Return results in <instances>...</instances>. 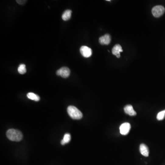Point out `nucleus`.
<instances>
[{"instance_id": "nucleus-1", "label": "nucleus", "mask_w": 165, "mask_h": 165, "mask_svg": "<svg viewBox=\"0 0 165 165\" xmlns=\"http://www.w3.org/2000/svg\"><path fill=\"white\" fill-rule=\"evenodd\" d=\"M6 135L9 140L16 142L20 141L23 137L22 133L20 131L14 129H10L8 130Z\"/></svg>"}, {"instance_id": "nucleus-2", "label": "nucleus", "mask_w": 165, "mask_h": 165, "mask_svg": "<svg viewBox=\"0 0 165 165\" xmlns=\"http://www.w3.org/2000/svg\"><path fill=\"white\" fill-rule=\"evenodd\" d=\"M67 111L70 117L73 119L79 120L82 118V113L74 106H69L67 109Z\"/></svg>"}, {"instance_id": "nucleus-3", "label": "nucleus", "mask_w": 165, "mask_h": 165, "mask_svg": "<svg viewBox=\"0 0 165 165\" xmlns=\"http://www.w3.org/2000/svg\"><path fill=\"white\" fill-rule=\"evenodd\" d=\"M165 12V8L160 5L155 6L152 9V14L156 18L160 17L164 14Z\"/></svg>"}, {"instance_id": "nucleus-4", "label": "nucleus", "mask_w": 165, "mask_h": 165, "mask_svg": "<svg viewBox=\"0 0 165 165\" xmlns=\"http://www.w3.org/2000/svg\"><path fill=\"white\" fill-rule=\"evenodd\" d=\"M56 73L58 76H61L63 78H67L70 74V70L67 67H62L57 71Z\"/></svg>"}, {"instance_id": "nucleus-5", "label": "nucleus", "mask_w": 165, "mask_h": 165, "mask_svg": "<svg viewBox=\"0 0 165 165\" xmlns=\"http://www.w3.org/2000/svg\"><path fill=\"white\" fill-rule=\"evenodd\" d=\"M120 132L121 134L122 135H128L131 129V125L128 122H125L122 123L120 127Z\"/></svg>"}, {"instance_id": "nucleus-6", "label": "nucleus", "mask_w": 165, "mask_h": 165, "mask_svg": "<svg viewBox=\"0 0 165 165\" xmlns=\"http://www.w3.org/2000/svg\"><path fill=\"white\" fill-rule=\"evenodd\" d=\"M80 52L81 55L85 58H89L92 55V50L87 46H84L81 47Z\"/></svg>"}, {"instance_id": "nucleus-7", "label": "nucleus", "mask_w": 165, "mask_h": 165, "mask_svg": "<svg viewBox=\"0 0 165 165\" xmlns=\"http://www.w3.org/2000/svg\"><path fill=\"white\" fill-rule=\"evenodd\" d=\"M111 41V37L109 34H106L99 38V42L102 45H108Z\"/></svg>"}, {"instance_id": "nucleus-8", "label": "nucleus", "mask_w": 165, "mask_h": 165, "mask_svg": "<svg viewBox=\"0 0 165 165\" xmlns=\"http://www.w3.org/2000/svg\"><path fill=\"white\" fill-rule=\"evenodd\" d=\"M122 51H123V50H122V47L120 45H118V44L114 46L113 48L112 49V54L116 56L118 58H120V53Z\"/></svg>"}, {"instance_id": "nucleus-9", "label": "nucleus", "mask_w": 165, "mask_h": 165, "mask_svg": "<svg viewBox=\"0 0 165 165\" xmlns=\"http://www.w3.org/2000/svg\"><path fill=\"white\" fill-rule=\"evenodd\" d=\"M124 110H125V113L129 115V116H135L136 115V112L134 110L133 106L132 105H127L125 107Z\"/></svg>"}, {"instance_id": "nucleus-10", "label": "nucleus", "mask_w": 165, "mask_h": 165, "mask_svg": "<svg viewBox=\"0 0 165 165\" xmlns=\"http://www.w3.org/2000/svg\"><path fill=\"white\" fill-rule=\"evenodd\" d=\"M139 150L140 153L143 156L146 157L148 156L149 155V150L148 147L146 145L144 144H141L139 147Z\"/></svg>"}, {"instance_id": "nucleus-11", "label": "nucleus", "mask_w": 165, "mask_h": 165, "mask_svg": "<svg viewBox=\"0 0 165 165\" xmlns=\"http://www.w3.org/2000/svg\"><path fill=\"white\" fill-rule=\"evenodd\" d=\"M72 11L71 10H67L65 11L62 15V19L64 21H68L70 19L71 17Z\"/></svg>"}, {"instance_id": "nucleus-12", "label": "nucleus", "mask_w": 165, "mask_h": 165, "mask_svg": "<svg viewBox=\"0 0 165 165\" xmlns=\"http://www.w3.org/2000/svg\"><path fill=\"white\" fill-rule=\"evenodd\" d=\"M27 97L31 100H34L35 101H38L40 100V98L38 95H36L34 93H29L27 95Z\"/></svg>"}, {"instance_id": "nucleus-13", "label": "nucleus", "mask_w": 165, "mask_h": 165, "mask_svg": "<svg viewBox=\"0 0 165 165\" xmlns=\"http://www.w3.org/2000/svg\"><path fill=\"white\" fill-rule=\"evenodd\" d=\"M18 71L20 74H23L26 73L27 70H26V66L25 64H20L18 68Z\"/></svg>"}, {"instance_id": "nucleus-14", "label": "nucleus", "mask_w": 165, "mask_h": 165, "mask_svg": "<svg viewBox=\"0 0 165 165\" xmlns=\"http://www.w3.org/2000/svg\"><path fill=\"white\" fill-rule=\"evenodd\" d=\"M165 118V110L162 111H160L158 113L157 116V119L158 120H162Z\"/></svg>"}, {"instance_id": "nucleus-15", "label": "nucleus", "mask_w": 165, "mask_h": 165, "mask_svg": "<svg viewBox=\"0 0 165 165\" xmlns=\"http://www.w3.org/2000/svg\"><path fill=\"white\" fill-rule=\"evenodd\" d=\"M63 142H64V144H66L67 143H69L71 140V136L70 134H66L64 135V137H63Z\"/></svg>"}, {"instance_id": "nucleus-16", "label": "nucleus", "mask_w": 165, "mask_h": 165, "mask_svg": "<svg viewBox=\"0 0 165 165\" xmlns=\"http://www.w3.org/2000/svg\"><path fill=\"white\" fill-rule=\"evenodd\" d=\"M16 2H17V3H19L20 5H23L27 2V1H25V0H17Z\"/></svg>"}]
</instances>
